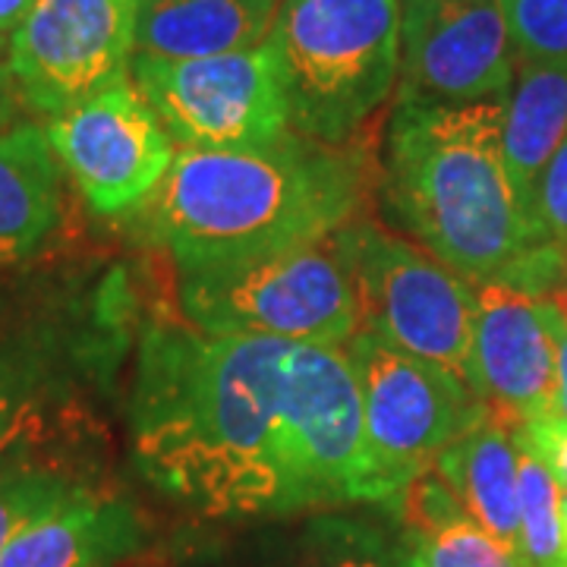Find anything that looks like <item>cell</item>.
<instances>
[{
  "label": "cell",
  "instance_id": "603a6c76",
  "mask_svg": "<svg viewBox=\"0 0 567 567\" xmlns=\"http://www.w3.org/2000/svg\"><path fill=\"white\" fill-rule=\"evenodd\" d=\"M517 63L567 66V0H502Z\"/></svg>",
  "mask_w": 567,
  "mask_h": 567
},
{
  "label": "cell",
  "instance_id": "9c48e42d",
  "mask_svg": "<svg viewBox=\"0 0 567 567\" xmlns=\"http://www.w3.org/2000/svg\"><path fill=\"white\" fill-rule=\"evenodd\" d=\"M130 82L177 148L244 152L275 145L290 133L281 73L268 39L259 48L199 61L133 54Z\"/></svg>",
  "mask_w": 567,
  "mask_h": 567
},
{
  "label": "cell",
  "instance_id": "f1b7e54d",
  "mask_svg": "<svg viewBox=\"0 0 567 567\" xmlns=\"http://www.w3.org/2000/svg\"><path fill=\"white\" fill-rule=\"evenodd\" d=\"M29 7H32V0H0V35L10 39L22 17L29 13Z\"/></svg>",
  "mask_w": 567,
  "mask_h": 567
},
{
  "label": "cell",
  "instance_id": "5bb4252c",
  "mask_svg": "<svg viewBox=\"0 0 567 567\" xmlns=\"http://www.w3.org/2000/svg\"><path fill=\"white\" fill-rule=\"evenodd\" d=\"M558 372V324L548 293L505 281L473 290L470 388L511 425L551 416Z\"/></svg>",
  "mask_w": 567,
  "mask_h": 567
},
{
  "label": "cell",
  "instance_id": "6da1fadb",
  "mask_svg": "<svg viewBox=\"0 0 567 567\" xmlns=\"http://www.w3.org/2000/svg\"><path fill=\"white\" fill-rule=\"evenodd\" d=\"M284 350L193 324L148 328L130 398L142 476L208 517L287 514Z\"/></svg>",
  "mask_w": 567,
  "mask_h": 567
},
{
  "label": "cell",
  "instance_id": "277c9868",
  "mask_svg": "<svg viewBox=\"0 0 567 567\" xmlns=\"http://www.w3.org/2000/svg\"><path fill=\"white\" fill-rule=\"evenodd\" d=\"M290 130L344 145L401 76V0H281L268 32Z\"/></svg>",
  "mask_w": 567,
  "mask_h": 567
},
{
  "label": "cell",
  "instance_id": "7c38bea8",
  "mask_svg": "<svg viewBox=\"0 0 567 567\" xmlns=\"http://www.w3.org/2000/svg\"><path fill=\"white\" fill-rule=\"evenodd\" d=\"M85 341L51 312H0V457H44L92 425Z\"/></svg>",
  "mask_w": 567,
  "mask_h": 567
},
{
  "label": "cell",
  "instance_id": "4316f807",
  "mask_svg": "<svg viewBox=\"0 0 567 567\" xmlns=\"http://www.w3.org/2000/svg\"><path fill=\"white\" fill-rule=\"evenodd\" d=\"M548 300L555 306V324H558V372H555V406L551 416L567 420V281L558 284Z\"/></svg>",
  "mask_w": 567,
  "mask_h": 567
},
{
  "label": "cell",
  "instance_id": "83f0119b",
  "mask_svg": "<svg viewBox=\"0 0 567 567\" xmlns=\"http://www.w3.org/2000/svg\"><path fill=\"white\" fill-rule=\"evenodd\" d=\"M22 114H25V104H22L20 92H17V82L10 76L7 63L0 66V133L10 130V126H20Z\"/></svg>",
  "mask_w": 567,
  "mask_h": 567
},
{
  "label": "cell",
  "instance_id": "cb8c5ba5",
  "mask_svg": "<svg viewBox=\"0 0 567 567\" xmlns=\"http://www.w3.org/2000/svg\"><path fill=\"white\" fill-rule=\"evenodd\" d=\"M300 567H391L385 543L360 524H319L303 548Z\"/></svg>",
  "mask_w": 567,
  "mask_h": 567
},
{
  "label": "cell",
  "instance_id": "d6a6232c",
  "mask_svg": "<svg viewBox=\"0 0 567 567\" xmlns=\"http://www.w3.org/2000/svg\"><path fill=\"white\" fill-rule=\"evenodd\" d=\"M565 281H567V278H565Z\"/></svg>",
  "mask_w": 567,
  "mask_h": 567
},
{
  "label": "cell",
  "instance_id": "e0dca14e",
  "mask_svg": "<svg viewBox=\"0 0 567 567\" xmlns=\"http://www.w3.org/2000/svg\"><path fill=\"white\" fill-rule=\"evenodd\" d=\"M63 171L44 126L20 123L0 133V271L32 259L58 230Z\"/></svg>",
  "mask_w": 567,
  "mask_h": 567
},
{
  "label": "cell",
  "instance_id": "f546056e",
  "mask_svg": "<svg viewBox=\"0 0 567 567\" xmlns=\"http://www.w3.org/2000/svg\"><path fill=\"white\" fill-rule=\"evenodd\" d=\"M7 58H10V39H7V35H0V66L7 63Z\"/></svg>",
  "mask_w": 567,
  "mask_h": 567
},
{
  "label": "cell",
  "instance_id": "44dd1931",
  "mask_svg": "<svg viewBox=\"0 0 567 567\" xmlns=\"http://www.w3.org/2000/svg\"><path fill=\"white\" fill-rule=\"evenodd\" d=\"M517 439V495H520V558L527 567H567L565 520L561 498L565 492L551 480L543 461Z\"/></svg>",
  "mask_w": 567,
  "mask_h": 567
},
{
  "label": "cell",
  "instance_id": "30bf717a",
  "mask_svg": "<svg viewBox=\"0 0 567 567\" xmlns=\"http://www.w3.org/2000/svg\"><path fill=\"white\" fill-rule=\"evenodd\" d=\"M140 0H32L7 70L25 114L58 117L130 76Z\"/></svg>",
  "mask_w": 567,
  "mask_h": 567
},
{
  "label": "cell",
  "instance_id": "8fae6325",
  "mask_svg": "<svg viewBox=\"0 0 567 567\" xmlns=\"http://www.w3.org/2000/svg\"><path fill=\"white\" fill-rule=\"evenodd\" d=\"M61 171L99 215H130L164 181L177 142L130 76L44 121Z\"/></svg>",
  "mask_w": 567,
  "mask_h": 567
},
{
  "label": "cell",
  "instance_id": "2e32d148",
  "mask_svg": "<svg viewBox=\"0 0 567 567\" xmlns=\"http://www.w3.org/2000/svg\"><path fill=\"white\" fill-rule=\"evenodd\" d=\"M281 0H140L136 54L199 61L259 48Z\"/></svg>",
  "mask_w": 567,
  "mask_h": 567
},
{
  "label": "cell",
  "instance_id": "5b68a950",
  "mask_svg": "<svg viewBox=\"0 0 567 567\" xmlns=\"http://www.w3.org/2000/svg\"><path fill=\"white\" fill-rule=\"evenodd\" d=\"M177 297L186 324L205 334L347 347L360 331V300L341 230L259 259L181 271Z\"/></svg>",
  "mask_w": 567,
  "mask_h": 567
},
{
  "label": "cell",
  "instance_id": "7402d4cb",
  "mask_svg": "<svg viewBox=\"0 0 567 567\" xmlns=\"http://www.w3.org/2000/svg\"><path fill=\"white\" fill-rule=\"evenodd\" d=\"M76 486L80 480L48 457H0V555L25 524H32L41 511L61 502Z\"/></svg>",
  "mask_w": 567,
  "mask_h": 567
},
{
  "label": "cell",
  "instance_id": "3957f363",
  "mask_svg": "<svg viewBox=\"0 0 567 567\" xmlns=\"http://www.w3.org/2000/svg\"><path fill=\"white\" fill-rule=\"evenodd\" d=\"M391 218L466 281L546 293L561 252L536 249L505 158V99L476 104L398 102L382 177Z\"/></svg>",
  "mask_w": 567,
  "mask_h": 567
},
{
  "label": "cell",
  "instance_id": "d6986e66",
  "mask_svg": "<svg viewBox=\"0 0 567 567\" xmlns=\"http://www.w3.org/2000/svg\"><path fill=\"white\" fill-rule=\"evenodd\" d=\"M398 502L401 524L410 536V561L420 567H527L517 548L473 524L447 492L442 476L425 466L413 476Z\"/></svg>",
  "mask_w": 567,
  "mask_h": 567
},
{
  "label": "cell",
  "instance_id": "ac0fdd59",
  "mask_svg": "<svg viewBox=\"0 0 567 567\" xmlns=\"http://www.w3.org/2000/svg\"><path fill=\"white\" fill-rule=\"evenodd\" d=\"M432 470L442 476L447 492L464 514L520 551V495H517V439L514 425L488 410L454 445H447Z\"/></svg>",
  "mask_w": 567,
  "mask_h": 567
},
{
  "label": "cell",
  "instance_id": "ffe728a7",
  "mask_svg": "<svg viewBox=\"0 0 567 567\" xmlns=\"http://www.w3.org/2000/svg\"><path fill=\"white\" fill-rule=\"evenodd\" d=\"M565 136L567 66L517 63V76L505 99V158L529 227L539 181Z\"/></svg>",
  "mask_w": 567,
  "mask_h": 567
},
{
  "label": "cell",
  "instance_id": "1f68e13d",
  "mask_svg": "<svg viewBox=\"0 0 567 567\" xmlns=\"http://www.w3.org/2000/svg\"><path fill=\"white\" fill-rule=\"evenodd\" d=\"M401 567H420V565H413V561H410V558H406V561H404V565H401Z\"/></svg>",
  "mask_w": 567,
  "mask_h": 567
},
{
  "label": "cell",
  "instance_id": "4fadbf2b",
  "mask_svg": "<svg viewBox=\"0 0 567 567\" xmlns=\"http://www.w3.org/2000/svg\"><path fill=\"white\" fill-rule=\"evenodd\" d=\"M514 76L502 0H401V102H498Z\"/></svg>",
  "mask_w": 567,
  "mask_h": 567
},
{
  "label": "cell",
  "instance_id": "4dcf8cb0",
  "mask_svg": "<svg viewBox=\"0 0 567 567\" xmlns=\"http://www.w3.org/2000/svg\"><path fill=\"white\" fill-rule=\"evenodd\" d=\"M561 520H565V539H567V492H565V498H561Z\"/></svg>",
  "mask_w": 567,
  "mask_h": 567
},
{
  "label": "cell",
  "instance_id": "52a82bcc",
  "mask_svg": "<svg viewBox=\"0 0 567 567\" xmlns=\"http://www.w3.org/2000/svg\"><path fill=\"white\" fill-rule=\"evenodd\" d=\"M350 256L360 331L439 363L470 385L473 287L423 246L385 227L350 221L341 227Z\"/></svg>",
  "mask_w": 567,
  "mask_h": 567
},
{
  "label": "cell",
  "instance_id": "9a60e30c",
  "mask_svg": "<svg viewBox=\"0 0 567 567\" xmlns=\"http://www.w3.org/2000/svg\"><path fill=\"white\" fill-rule=\"evenodd\" d=\"M140 539L133 507L80 483L22 527L0 555V567H114L136 551Z\"/></svg>",
  "mask_w": 567,
  "mask_h": 567
},
{
  "label": "cell",
  "instance_id": "ba28073f",
  "mask_svg": "<svg viewBox=\"0 0 567 567\" xmlns=\"http://www.w3.org/2000/svg\"><path fill=\"white\" fill-rule=\"evenodd\" d=\"M344 350L363 394L382 505H391L447 445L486 420L488 406L451 369L404 353L369 331H357Z\"/></svg>",
  "mask_w": 567,
  "mask_h": 567
},
{
  "label": "cell",
  "instance_id": "484cf974",
  "mask_svg": "<svg viewBox=\"0 0 567 567\" xmlns=\"http://www.w3.org/2000/svg\"><path fill=\"white\" fill-rule=\"evenodd\" d=\"M520 439L527 442L529 451L543 461L551 480L567 492V420L558 416H539L527 425H517Z\"/></svg>",
  "mask_w": 567,
  "mask_h": 567
},
{
  "label": "cell",
  "instance_id": "d4e9b609",
  "mask_svg": "<svg viewBox=\"0 0 567 567\" xmlns=\"http://www.w3.org/2000/svg\"><path fill=\"white\" fill-rule=\"evenodd\" d=\"M533 240H536V249L561 252L567 259V136L551 155L536 189Z\"/></svg>",
  "mask_w": 567,
  "mask_h": 567
},
{
  "label": "cell",
  "instance_id": "8992f818",
  "mask_svg": "<svg viewBox=\"0 0 567 567\" xmlns=\"http://www.w3.org/2000/svg\"><path fill=\"white\" fill-rule=\"evenodd\" d=\"M281 454L290 511L382 505L363 394L344 347L287 344L284 350Z\"/></svg>",
  "mask_w": 567,
  "mask_h": 567
},
{
  "label": "cell",
  "instance_id": "7a4b0ae2",
  "mask_svg": "<svg viewBox=\"0 0 567 567\" xmlns=\"http://www.w3.org/2000/svg\"><path fill=\"white\" fill-rule=\"evenodd\" d=\"M369 186L360 145L287 133L244 152L181 148L158 189L130 212L142 240L181 271L319 244L353 221Z\"/></svg>",
  "mask_w": 567,
  "mask_h": 567
}]
</instances>
